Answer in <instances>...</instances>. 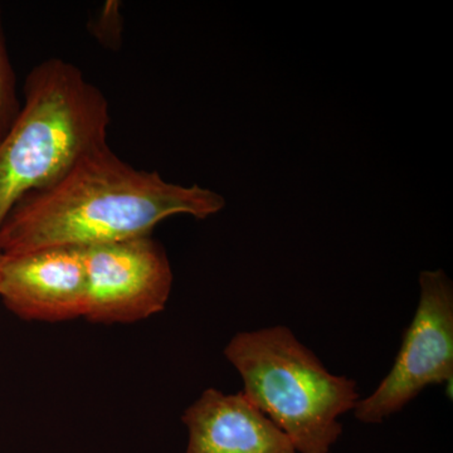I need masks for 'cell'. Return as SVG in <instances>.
<instances>
[{
  "label": "cell",
  "instance_id": "obj_1",
  "mask_svg": "<svg viewBox=\"0 0 453 453\" xmlns=\"http://www.w3.org/2000/svg\"><path fill=\"white\" fill-rule=\"evenodd\" d=\"M225 207L219 193L135 169L105 144L55 184L18 203L0 226V252L18 256L49 247L119 242L151 235L169 217L205 219Z\"/></svg>",
  "mask_w": 453,
  "mask_h": 453
},
{
  "label": "cell",
  "instance_id": "obj_2",
  "mask_svg": "<svg viewBox=\"0 0 453 453\" xmlns=\"http://www.w3.org/2000/svg\"><path fill=\"white\" fill-rule=\"evenodd\" d=\"M25 96L0 142V226L25 196L52 186L107 144L109 103L73 64L50 58L35 65Z\"/></svg>",
  "mask_w": 453,
  "mask_h": 453
},
{
  "label": "cell",
  "instance_id": "obj_3",
  "mask_svg": "<svg viewBox=\"0 0 453 453\" xmlns=\"http://www.w3.org/2000/svg\"><path fill=\"white\" fill-rule=\"evenodd\" d=\"M225 356L242 378L243 395L297 453H330L342 434L339 417L360 401L356 380L327 371L286 326L238 333Z\"/></svg>",
  "mask_w": 453,
  "mask_h": 453
},
{
  "label": "cell",
  "instance_id": "obj_4",
  "mask_svg": "<svg viewBox=\"0 0 453 453\" xmlns=\"http://www.w3.org/2000/svg\"><path fill=\"white\" fill-rule=\"evenodd\" d=\"M419 301L395 365L377 389L354 408L357 421L377 425L432 384L453 380V285L443 270L422 271Z\"/></svg>",
  "mask_w": 453,
  "mask_h": 453
},
{
  "label": "cell",
  "instance_id": "obj_5",
  "mask_svg": "<svg viewBox=\"0 0 453 453\" xmlns=\"http://www.w3.org/2000/svg\"><path fill=\"white\" fill-rule=\"evenodd\" d=\"M83 258L91 323H135L165 309L173 271L151 235L85 247Z\"/></svg>",
  "mask_w": 453,
  "mask_h": 453
},
{
  "label": "cell",
  "instance_id": "obj_6",
  "mask_svg": "<svg viewBox=\"0 0 453 453\" xmlns=\"http://www.w3.org/2000/svg\"><path fill=\"white\" fill-rule=\"evenodd\" d=\"M0 297L25 320L58 321L85 318L88 281L81 247H49L5 256Z\"/></svg>",
  "mask_w": 453,
  "mask_h": 453
},
{
  "label": "cell",
  "instance_id": "obj_7",
  "mask_svg": "<svg viewBox=\"0 0 453 453\" xmlns=\"http://www.w3.org/2000/svg\"><path fill=\"white\" fill-rule=\"evenodd\" d=\"M186 453H297L288 437L242 392L205 389L184 411Z\"/></svg>",
  "mask_w": 453,
  "mask_h": 453
},
{
  "label": "cell",
  "instance_id": "obj_8",
  "mask_svg": "<svg viewBox=\"0 0 453 453\" xmlns=\"http://www.w3.org/2000/svg\"><path fill=\"white\" fill-rule=\"evenodd\" d=\"M20 107L22 106L18 100L16 74L9 59L0 8V142L16 121Z\"/></svg>",
  "mask_w": 453,
  "mask_h": 453
},
{
  "label": "cell",
  "instance_id": "obj_9",
  "mask_svg": "<svg viewBox=\"0 0 453 453\" xmlns=\"http://www.w3.org/2000/svg\"><path fill=\"white\" fill-rule=\"evenodd\" d=\"M122 31V19L120 14V3L106 2L105 7L101 11L94 26V35L105 46L115 47L120 43Z\"/></svg>",
  "mask_w": 453,
  "mask_h": 453
},
{
  "label": "cell",
  "instance_id": "obj_10",
  "mask_svg": "<svg viewBox=\"0 0 453 453\" xmlns=\"http://www.w3.org/2000/svg\"><path fill=\"white\" fill-rule=\"evenodd\" d=\"M5 256L0 252V271H2L3 264H4Z\"/></svg>",
  "mask_w": 453,
  "mask_h": 453
}]
</instances>
